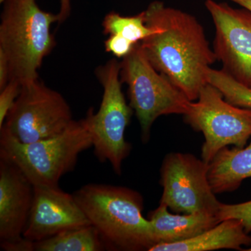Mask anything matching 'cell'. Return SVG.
I'll return each mask as SVG.
<instances>
[{"instance_id":"obj_13","label":"cell","mask_w":251,"mask_h":251,"mask_svg":"<svg viewBox=\"0 0 251 251\" xmlns=\"http://www.w3.org/2000/svg\"><path fill=\"white\" fill-rule=\"evenodd\" d=\"M149 221L154 245L187 240L221 222L216 214L206 211L183 215L171 214L168 206L162 203L150 213Z\"/></svg>"},{"instance_id":"obj_20","label":"cell","mask_w":251,"mask_h":251,"mask_svg":"<svg viewBox=\"0 0 251 251\" xmlns=\"http://www.w3.org/2000/svg\"><path fill=\"white\" fill-rule=\"evenodd\" d=\"M17 80H11L4 88L0 90V128L4 125L6 116L16 102L21 90Z\"/></svg>"},{"instance_id":"obj_17","label":"cell","mask_w":251,"mask_h":251,"mask_svg":"<svg viewBox=\"0 0 251 251\" xmlns=\"http://www.w3.org/2000/svg\"><path fill=\"white\" fill-rule=\"evenodd\" d=\"M102 25L104 34L123 36L135 44L141 42L154 31L145 23V12L133 16H123L118 13H108Z\"/></svg>"},{"instance_id":"obj_19","label":"cell","mask_w":251,"mask_h":251,"mask_svg":"<svg viewBox=\"0 0 251 251\" xmlns=\"http://www.w3.org/2000/svg\"><path fill=\"white\" fill-rule=\"evenodd\" d=\"M217 217L221 222L227 219L240 220L246 232L249 234L251 232V201L234 204L221 203Z\"/></svg>"},{"instance_id":"obj_11","label":"cell","mask_w":251,"mask_h":251,"mask_svg":"<svg viewBox=\"0 0 251 251\" xmlns=\"http://www.w3.org/2000/svg\"><path fill=\"white\" fill-rule=\"evenodd\" d=\"M34 198V186L11 161L0 157V246L6 251H33L23 237Z\"/></svg>"},{"instance_id":"obj_14","label":"cell","mask_w":251,"mask_h":251,"mask_svg":"<svg viewBox=\"0 0 251 251\" xmlns=\"http://www.w3.org/2000/svg\"><path fill=\"white\" fill-rule=\"evenodd\" d=\"M251 245V236L244 229L242 221L227 219L195 237L171 244H158L149 251H208L219 249L242 250Z\"/></svg>"},{"instance_id":"obj_5","label":"cell","mask_w":251,"mask_h":251,"mask_svg":"<svg viewBox=\"0 0 251 251\" xmlns=\"http://www.w3.org/2000/svg\"><path fill=\"white\" fill-rule=\"evenodd\" d=\"M120 78L128 85L129 105L139 121L143 143L150 139L158 117L184 115L189 110L191 100L151 65L140 42L120 62Z\"/></svg>"},{"instance_id":"obj_8","label":"cell","mask_w":251,"mask_h":251,"mask_svg":"<svg viewBox=\"0 0 251 251\" xmlns=\"http://www.w3.org/2000/svg\"><path fill=\"white\" fill-rule=\"evenodd\" d=\"M74 121L70 105L62 94L36 79L21 86L1 128L21 143H30L60 134Z\"/></svg>"},{"instance_id":"obj_21","label":"cell","mask_w":251,"mask_h":251,"mask_svg":"<svg viewBox=\"0 0 251 251\" xmlns=\"http://www.w3.org/2000/svg\"><path fill=\"white\" fill-rule=\"evenodd\" d=\"M136 44L123 36L112 34L105 41V49L117 58L124 59L133 51Z\"/></svg>"},{"instance_id":"obj_3","label":"cell","mask_w":251,"mask_h":251,"mask_svg":"<svg viewBox=\"0 0 251 251\" xmlns=\"http://www.w3.org/2000/svg\"><path fill=\"white\" fill-rule=\"evenodd\" d=\"M37 0H6L0 23V50L9 62L10 80L21 85L39 79L44 59L54 46L51 25L58 15L44 11Z\"/></svg>"},{"instance_id":"obj_24","label":"cell","mask_w":251,"mask_h":251,"mask_svg":"<svg viewBox=\"0 0 251 251\" xmlns=\"http://www.w3.org/2000/svg\"><path fill=\"white\" fill-rule=\"evenodd\" d=\"M251 11V0H229Z\"/></svg>"},{"instance_id":"obj_23","label":"cell","mask_w":251,"mask_h":251,"mask_svg":"<svg viewBox=\"0 0 251 251\" xmlns=\"http://www.w3.org/2000/svg\"><path fill=\"white\" fill-rule=\"evenodd\" d=\"M72 11V0H60V7L58 14L59 24L64 22L69 17Z\"/></svg>"},{"instance_id":"obj_9","label":"cell","mask_w":251,"mask_h":251,"mask_svg":"<svg viewBox=\"0 0 251 251\" xmlns=\"http://www.w3.org/2000/svg\"><path fill=\"white\" fill-rule=\"evenodd\" d=\"M208 171L209 163L191 153L167 155L161 168L160 203L175 213L206 211L217 215L221 203L209 184Z\"/></svg>"},{"instance_id":"obj_6","label":"cell","mask_w":251,"mask_h":251,"mask_svg":"<svg viewBox=\"0 0 251 251\" xmlns=\"http://www.w3.org/2000/svg\"><path fill=\"white\" fill-rule=\"evenodd\" d=\"M96 75L103 87V97L98 112L90 108L85 117L94 154L102 163L109 162L114 172L121 175L122 163L131 150L125 131L133 110L122 92L120 62L110 59L97 68Z\"/></svg>"},{"instance_id":"obj_4","label":"cell","mask_w":251,"mask_h":251,"mask_svg":"<svg viewBox=\"0 0 251 251\" xmlns=\"http://www.w3.org/2000/svg\"><path fill=\"white\" fill-rule=\"evenodd\" d=\"M92 147L85 118L74 120L60 134L30 143L0 128V157L16 165L34 186L59 187V180L74 171L79 155Z\"/></svg>"},{"instance_id":"obj_22","label":"cell","mask_w":251,"mask_h":251,"mask_svg":"<svg viewBox=\"0 0 251 251\" xmlns=\"http://www.w3.org/2000/svg\"><path fill=\"white\" fill-rule=\"evenodd\" d=\"M10 81L9 62L6 54L0 50V90L4 88Z\"/></svg>"},{"instance_id":"obj_2","label":"cell","mask_w":251,"mask_h":251,"mask_svg":"<svg viewBox=\"0 0 251 251\" xmlns=\"http://www.w3.org/2000/svg\"><path fill=\"white\" fill-rule=\"evenodd\" d=\"M73 196L107 249L149 251L154 245L139 193L122 186L90 184Z\"/></svg>"},{"instance_id":"obj_25","label":"cell","mask_w":251,"mask_h":251,"mask_svg":"<svg viewBox=\"0 0 251 251\" xmlns=\"http://www.w3.org/2000/svg\"><path fill=\"white\" fill-rule=\"evenodd\" d=\"M5 1H6V0H0V3H1V4H3Z\"/></svg>"},{"instance_id":"obj_1","label":"cell","mask_w":251,"mask_h":251,"mask_svg":"<svg viewBox=\"0 0 251 251\" xmlns=\"http://www.w3.org/2000/svg\"><path fill=\"white\" fill-rule=\"evenodd\" d=\"M144 12L147 25L154 30L140 42L144 53L156 70L195 101L207 83L206 69L217 60L204 28L193 15L163 1H152Z\"/></svg>"},{"instance_id":"obj_12","label":"cell","mask_w":251,"mask_h":251,"mask_svg":"<svg viewBox=\"0 0 251 251\" xmlns=\"http://www.w3.org/2000/svg\"><path fill=\"white\" fill-rule=\"evenodd\" d=\"M74 196L59 187L34 186V198L23 237L33 242L68 229L91 226Z\"/></svg>"},{"instance_id":"obj_26","label":"cell","mask_w":251,"mask_h":251,"mask_svg":"<svg viewBox=\"0 0 251 251\" xmlns=\"http://www.w3.org/2000/svg\"><path fill=\"white\" fill-rule=\"evenodd\" d=\"M244 251H251V247L250 248V249H246V250H244Z\"/></svg>"},{"instance_id":"obj_10","label":"cell","mask_w":251,"mask_h":251,"mask_svg":"<svg viewBox=\"0 0 251 251\" xmlns=\"http://www.w3.org/2000/svg\"><path fill=\"white\" fill-rule=\"evenodd\" d=\"M215 27L213 50L221 70L251 89V11L226 2L206 0Z\"/></svg>"},{"instance_id":"obj_7","label":"cell","mask_w":251,"mask_h":251,"mask_svg":"<svg viewBox=\"0 0 251 251\" xmlns=\"http://www.w3.org/2000/svg\"><path fill=\"white\" fill-rule=\"evenodd\" d=\"M197 101H191L184 120L204 142L202 159L209 163L220 150L232 145L242 148L251 137V109L229 103L214 86L206 83Z\"/></svg>"},{"instance_id":"obj_18","label":"cell","mask_w":251,"mask_h":251,"mask_svg":"<svg viewBox=\"0 0 251 251\" xmlns=\"http://www.w3.org/2000/svg\"><path fill=\"white\" fill-rule=\"evenodd\" d=\"M206 80L207 83L216 87L229 103L251 109V89L234 80L222 70L208 68Z\"/></svg>"},{"instance_id":"obj_16","label":"cell","mask_w":251,"mask_h":251,"mask_svg":"<svg viewBox=\"0 0 251 251\" xmlns=\"http://www.w3.org/2000/svg\"><path fill=\"white\" fill-rule=\"evenodd\" d=\"M34 248L36 251H100L106 249L98 231L92 225L68 229L34 242Z\"/></svg>"},{"instance_id":"obj_15","label":"cell","mask_w":251,"mask_h":251,"mask_svg":"<svg viewBox=\"0 0 251 251\" xmlns=\"http://www.w3.org/2000/svg\"><path fill=\"white\" fill-rule=\"evenodd\" d=\"M251 177V141L247 147H227L209 163L208 179L215 194L233 192L242 181Z\"/></svg>"}]
</instances>
